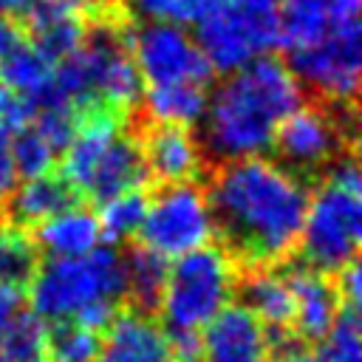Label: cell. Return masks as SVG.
<instances>
[{
  "mask_svg": "<svg viewBox=\"0 0 362 362\" xmlns=\"http://www.w3.org/2000/svg\"><path fill=\"white\" fill-rule=\"evenodd\" d=\"M212 235L235 269L277 266L300 243L308 187L280 161L252 156L226 161L209 189Z\"/></svg>",
  "mask_w": 362,
  "mask_h": 362,
  "instance_id": "1",
  "label": "cell"
},
{
  "mask_svg": "<svg viewBox=\"0 0 362 362\" xmlns=\"http://www.w3.org/2000/svg\"><path fill=\"white\" fill-rule=\"evenodd\" d=\"M303 105V85L274 57L252 59L226 74L209 93L204 110V153L218 161H238L272 150L283 119Z\"/></svg>",
  "mask_w": 362,
  "mask_h": 362,
  "instance_id": "2",
  "label": "cell"
},
{
  "mask_svg": "<svg viewBox=\"0 0 362 362\" xmlns=\"http://www.w3.org/2000/svg\"><path fill=\"white\" fill-rule=\"evenodd\" d=\"M31 311L42 320H74L90 331H105L124 305V263L113 246H93L79 257H51L37 269Z\"/></svg>",
  "mask_w": 362,
  "mask_h": 362,
  "instance_id": "3",
  "label": "cell"
},
{
  "mask_svg": "<svg viewBox=\"0 0 362 362\" xmlns=\"http://www.w3.org/2000/svg\"><path fill=\"white\" fill-rule=\"evenodd\" d=\"M362 240V178L354 156L334 158L305 204L297 260L320 274H337L356 260Z\"/></svg>",
  "mask_w": 362,
  "mask_h": 362,
  "instance_id": "4",
  "label": "cell"
},
{
  "mask_svg": "<svg viewBox=\"0 0 362 362\" xmlns=\"http://www.w3.org/2000/svg\"><path fill=\"white\" fill-rule=\"evenodd\" d=\"M62 150V178L79 198L105 204L119 192L141 189L147 181L141 147L122 130L119 113H85Z\"/></svg>",
  "mask_w": 362,
  "mask_h": 362,
  "instance_id": "5",
  "label": "cell"
},
{
  "mask_svg": "<svg viewBox=\"0 0 362 362\" xmlns=\"http://www.w3.org/2000/svg\"><path fill=\"white\" fill-rule=\"evenodd\" d=\"M189 25L204 59L221 74L269 57L280 45L277 0H201Z\"/></svg>",
  "mask_w": 362,
  "mask_h": 362,
  "instance_id": "6",
  "label": "cell"
},
{
  "mask_svg": "<svg viewBox=\"0 0 362 362\" xmlns=\"http://www.w3.org/2000/svg\"><path fill=\"white\" fill-rule=\"evenodd\" d=\"M238 269L232 257L215 243H204L181 255L167 272V286L158 314L167 334H201V328L229 305L235 294Z\"/></svg>",
  "mask_w": 362,
  "mask_h": 362,
  "instance_id": "7",
  "label": "cell"
},
{
  "mask_svg": "<svg viewBox=\"0 0 362 362\" xmlns=\"http://www.w3.org/2000/svg\"><path fill=\"white\" fill-rule=\"evenodd\" d=\"M139 238L147 249L161 257H181L212 238V212L206 192L195 184H164L153 201L139 229Z\"/></svg>",
  "mask_w": 362,
  "mask_h": 362,
  "instance_id": "8",
  "label": "cell"
},
{
  "mask_svg": "<svg viewBox=\"0 0 362 362\" xmlns=\"http://www.w3.org/2000/svg\"><path fill=\"white\" fill-rule=\"evenodd\" d=\"M130 54L139 68L141 85H175V82H209V62L204 59L195 37L175 23L150 20L130 37Z\"/></svg>",
  "mask_w": 362,
  "mask_h": 362,
  "instance_id": "9",
  "label": "cell"
},
{
  "mask_svg": "<svg viewBox=\"0 0 362 362\" xmlns=\"http://www.w3.org/2000/svg\"><path fill=\"white\" fill-rule=\"evenodd\" d=\"M291 74L328 102H351L362 76V28L351 25L303 48H291Z\"/></svg>",
  "mask_w": 362,
  "mask_h": 362,
  "instance_id": "10",
  "label": "cell"
},
{
  "mask_svg": "<svg viewBox=\"0 0 362 362\" xmlns=\"http://www.w3.org/2000/svg\"><path fill=\"white\" fill-rule=\"evenodd\" d=\"M283 167L297 173L300 178L317 170H325L342 153V124L322 107L300 105L291 110L277 127L274 144Z\"/></svg>",
  "mask_w": 362,
  "mask_h": 362,
  "instance_id": "11",
  "label": "cell"
},
{
  "mask_svg": "<svg viewBox=\"0 0 362 362\" xmlns=\"http://www.w3.org/2000/svg\"><path fill=\"white\" fill-rule=\"evenodd\" d=\"M201 337V362H269V334L246 305H223Z\"/></svg>",
  "mask_w": 362,
  "mask_h": 362,
  "instance_id": "12",
  "label": "cell"
},
{
  "mask_svg": "<svg viewBox=\"0 0 362 362\" xmlns=\"http://www.w3.org/2000/svg\"><path fill=\"white\" fill-rule=\"evenodd\" d=\"M102 8V0H31L25 8L31 45L51 62L71 57L85 40V20Z\"/></svg>",
  "mask_w": 362,
  "mask_h": 362,
  "instance_id": "13",
  "label": "cell"
},
{
  "mask_svg": "<svg viewBox=\"0 0 362 362\" xmlns=\"http://www.w3.org/2000/svg\"><path fill=\"white\" fill-rule=\"evenodd\" d=\"M96 362H175V356L158 317L122 305L102 331Z\"/></svg>",
  "mask_w": 362,
  "mask_h": 362,
  "instance_id": "14",
  "label": "cell"
},
{
  "mask_svg": "<svg viewBox=\"0 0 362 362\" xmlns=\"http://www.w3.org/2000/svg\"><path fill=\"white\" fill-rule=\"evenodd\" d=\"M277 266L283 269L286 283L294 294V334L303 342L317 345L339 311V294H337L334 277L320 274L291 257Z\"/></svg>",
  "mask_w": 362,
  "mask_h": 362,
  "instance_id": "15",
  "label": "cell"
},
{
  "mask_svg": "<svg viewBox=\"0 0 362 362\" xmlns=\"http://www.w3.org/2000/svg\"><path fill=\"white\" fill-rule=\"evenodd\" d=\"M280 45L303 48L342 28L359 25L362 0H277Z\"/></svg>",
  "mask_w": 362,
  "mask_h": 362,
  "instance_id": "16",
  "label": "cell"
},
{
  "mask_svg": "<svg viewBox=\"0 0 362 362\" xmlns=\"http://www.w3.org/2000/svg\"><path fill=\"white\" fill-rule=\"evenodd\" d=\"M139 147L147 175H153L158 184H187L201 175L204 150L189 127L153 122V127L144 133V144Z\"/></svg>",
  "mask_w": 362,
  "mask_h": 362,
  "instance_id": "17",
  "label": "cell"
},
{
  "mask_svg": "<svg viewBox=\"0 0 362 362\" xmlns=\"http://www.w3.org/2000/svg\"><path fill=\"white\" fill-rule=\"evenodd\" d=\"M235 294L266 328V334H294V294L280 266H255L238 272Z\"/></svg>",
  "mask_w": 362,
  "mask_h": 362,
  "instance_id": "18",
  "label": "cell"
},
{
  "mask_svg": "<svg viewBox=\"0 0 362 362\" xmlns=\"http://www.w3.org/2000/svg\"><path fill=\"white\" fill-rule=\"evenodd\" d=\"M79 204V195L74 192V187L54 173L45 175H34V178H23L20 187H14L6 198V221L25 229V226H37L42 221H48L51 215L68 209Z\"/></svg>",
  "mask_w": 362,
  "mask_h": 362,
  "instance_id": "19",
  "label": "cell"
},
{
  "mask_svg": "<svg viewBox=\"0 0 362 362\" xmlns=\"http://www.w3.org/2000/svg\"><path fill=\"white\" fill-rule=\"evenodd\" d=\"M99 240H102L99 218L79 204L34 226V243L48 257H79L93 246H99Z\"/></svg>",
  "mask_w": 362,
  "mask_h": 362,
  "instance_id": "20",
  "label": "cell"
},
{
  "mask_svg": "<svg viewBox=\"0 0 362 362\" xmlns=\"http://www.w3.org/2000/svg\"><path fill=\"white\" fill-rule=\"evenodd\" d=\"M122 263H124V305L158 317L167 272H170L167 257L147 249L144 243H136L122 252Z\"/></svg>",
  "mask_w": 362,
  "mask_h": 362,
  "instance_id": "21",
  "label": "cell"
},
{
  "mask_svg": "<svg viewBox=\"0 0 362 362\" xmlns=\"http://www.w3.org/2000/svg\"><path fill=\"white\" fill-rule=\"evenodd\" d=\"M54 65L40 48L23 40L11 54L0 59V82L25 96L34 107H40L54 88Z\"/></svg>",
  "mask_w": 362,
  "mask_h": 362,
  "instance_id": "22",
  "label": "cell"
},
{
  "mask_svg": "<svg viewBox=\"0 0 362 362\" xmlns=\"http://www.w3.org/2000/svg\"><path fill=\"white\" fill-rule=\"evenodd\" d=\"M144 110L156 124H181L192 127L204 119L206 110V85L201 82H175V85H153L141 90Z\"/></svg>",
  "mask_w": 362,
  "mask_h": 362,
  "instance_id": "23",
  "label": "cell"
},
{
  "mask_svg": "<svg viewBox=\"0 0 362 362\" xmlns=\"http://www.w3.org/2000/svg\"><path fill=\"white\" fill-rule=\"evenodd\" d=\"M37 269H40V249L34 238L25 229L3 221L0 223V283L23 291L34 280Z\"/></svg>",
  "mask_w": 362,
  "mask_h": 362,
  "instance_id": "24",
  "label": "cell"
},
{
  "mask_svg": "<svg viewBox=\"0 0 362 362\" xmlns=\"http://www.w3.org/2000/svg\"><path fill=\"white\" fill-rule=\"evenodd\" d=\"M48 325L34 311H17L0 337V362H45Z\"/></svg>",
  "mask_w": 362,
  "mask_h": 362,
  "instance_id": "25",
  "label": "cell"
},
{
  "mask_svg": "<svg viewBox=\"0 0 362 362\" xmlns=\"http://www.w3.org/2000/svg\"><path fill=\"white\" fill-rule=\"evenodd\" d=\"M102 334L74 320H57L48 328L45 362H96Z\"/></svg>",
  "mask_w": 362,
  "mask_h": 362,
  "instance_id": "26",
  "label": "cell"
},
{
  "mask_svg": "<svg viewBox=\"0 0 362 362\" xmlns=\"http://www.w3.org/2000/svg\"><path fill=\"white\" fill-rule=\"evenodd\" d=\"M99 229H102V238L107 240H130L139 235L141 229V221H144V212H147V195L141 189H127V192H119L113 198H107L105 204H99Z\"/></svg>",
  "mask_w": 362,
  "mask_h": 362,
  "instance_id": "27",
  "label": "cell"
},
{
  "mask_svg": "<svg viewBox=\"0 0 362 362\" xmlns=\"http://www.w3.org/2000/svg\"><path fill=\"white\" fill-rule=\"evenodd\" d=\"M317 362H362L359 348V308L339 305L331 328L314 345Z\"/></svg>",
  "mask_w": 362,
  "mask_h": 362,
  "instance_id": "28",
  "label": "cell"
},
{
  "mask_svg": "<svg viewBox=\"0 0 362 362\" xmlns=\"http://www.w3.org/2000/svg\"><path fill=\"white\" fill-rule=\"evenodd\" d=\"M8 153H11V161H14L17 175H23V178H34V175L51 173V170H54V161H57V156H59V150H57L34 124L23 127V130L11 139Z\"/></svg>",
  "mask_w": 362,
  "mask_h": 362,
  "instance_id": "29",
  "label": "cell"
},
{
  "mask_svg": "<svg viewBox=\"0 0 362 362\" xmlns=\"http://www.w3.org/2000/svg\"><path fill=\"white\" fill-rule=\"evenodd\" d=\"M31 116H34V105L0 82V141L3 144L11 141L23 127L31 124Z\"/></svg>",
  "mask_w": 362,
  "mask_h": 362,
  "instance_id": "30",
  "label": "cell"
},
{
  "mask_svg": "<svg viewBox=\"0 0 362 362\" xmlns=\"http://www.w3.org/2000/svg\"><path fill=\"white\" fill-rule=\"evenodd\" d=\"M133 3L150 20L175 23V25H189L201 6V0H133Z\"/></svg>",
  "mask_w": 362,
  "mask_h": 362,
  "instance_id": "31",
  "label": "cell"
},
{
  "mask_svg": "<svg viewBox=\"0 0 362 362\" xmlns=\"http://www.w3.org/2000/svg\"><path fill=\"white\" fill-rule=\"evenodd\" d=\"M20 303H23V291L0 283V337L8 328V322L14 320V314L20 311Z\"/></svg>",
  "mask_w": 362,
  "mask_h": 362,
  "instance_id": "32",
  "label": "cell"
},
{
  "mask_svg": "<svg viewBox=\"0 0 362 362\" xmlns=\"http://www.w3.org/2000/svg\"><path fill=\"white\" fill-rule=\"evenodd\" d=\"M23 40H25V37H23L20 25H17L8 14H0V59H3L6 54H11Z\"/></svg>",
  "mask_w": 362,
  "mask_h": 362,
  "instance_id": "33",
  "label": "cell"
},
{
  "mask_svg": "<svg viewBox=\"0 0 362 362\" xmlns=\"http://www.w3.org/2000/svg\"><path fill=\"white\" fill-rule=\"evenodd\" d=\"M14 187H17V170H14V161H11L8 147L0 141V204L8 198V192Z\"/></svg>",
  "mask_w": 362,
  "mask_h": 362,
  "instance_id": "34",
  "label": "cell"
}]
</instances>
